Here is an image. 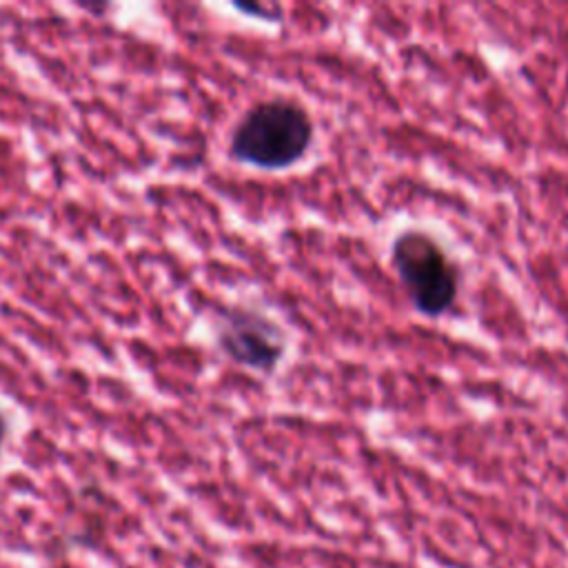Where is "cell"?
Listing matches in <instances>:
<instances>
[{"label": "cell", "mask_w": 568, "mask_h": 568, "mask_svg": "<svg viewBox=\"0 0 568 568\" xmlns=\"http://www.w3.org/2000/svg\"><path fill=\"white\" fill-rule=\"evenodd\" d=\"M240 11L244 13H253V16H260L264 20H280V11L277 9H264V7H253V4H237Z\"/></svg>", "instance_id": "obj_4"}, {"label": "cell", "mask_w": 568, "mask_h": 568, "mask_svg": "<svg viewBox=\"0 0 568 568\" xmlns=\"http://www.w3.org/2000/svg\"><path fill=\"white\" fill-rule=\"evenodd\" d=\"M4 435H7V424H4V417L0 415V446L4 442Z\"/></svg>", "instance_id": "obj_5"}, {"label": "cell", "mask_w": 568, "mask_h": 568, "mask_svg": "<svg viewBox=\"0 0 568 568\" xmlns=\"http://www.w3.org/2000/svg\"><path fill=\"white\" fill-rule=\"evenodd\" d=\"M217 344L229 359L257 373H273L286 348L284 333L275 322L240 306L222 311Z\"/></svg>", "instance_id": "obj_3"}, {"label": "cell", "mask_w": 568, "mask_h": 568, "mask_svg": "<svg viewBox=\"0 0 568 568\" xmlns=\"http://www.w3.org/2000/svg\"><path fill=\"white\" fill-rule=\"evenodd\" d=\"M393 268L413 306L426 317L448 313L457 300L459 273L444 248L422 231H406L393 240Z\"/></svg>", "instance_id": "obj_2"}, {"label": "cell", "mask_w": 568, "mask_h": 568, "mask_svg": "<svg viewBox=\"0 0 568 568\" xmlns=\"http://www.w3.org/2000/svg\"><path fill=\"white\" fill-rule=\"evenodd\" d=\"M313 142V122L293 100H264L251 106L231 133V155L262 171L297 164Z\"/></svg>", "instance_id": "obj_1"}]
</instances>
